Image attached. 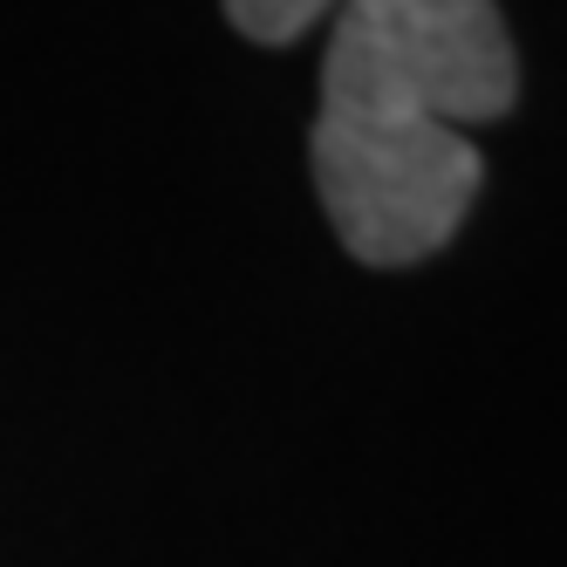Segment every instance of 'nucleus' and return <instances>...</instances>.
I'll use <instances>...</instances> for the list:
<instances>
[{
    "instance_id": "1",
    "label": "nucleus",
    "mask_w": 567,
    "mask_h": 567,
    "mask_svg": "<svg viewBox=\"0 0 567 567\" xmlns=\"http://www.w3.org/2000/svg\"><path fill=\"white\" fill-rule=\"evenodd\" d=\"M519 62L493 0H336L321 62L315 185L362 267H411L472 213L485 157L465 137L499 124Z\"/></svg>"
},
{
    "instance_id": "2",
    "label": "nucleus",
    "mask_w": 567,
    "mask_h": 567,
    "mask_svg": "<svg viewBox=\"0 0 567 567\" xmlns=\"http://www.w3.org/2000/svg\"><path fill=\"white\" fill-rule=\"evenodd\" d=\"M336 0H226V21L254 42H295L301 28H315Z\"/></svg>"
}]
</instances>
